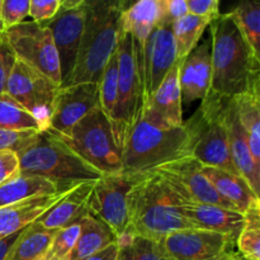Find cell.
<instances>
[{"mask_svg": "<svg viewBox=\"0 0 260 260\" xmlns=\"http://www.w3.org/2000/svg\"><path fill=\"white\" fill-rule=\"evenodd\" d=\"M142 177L107 174L94 183L89 212L103 221L117 240L128 233V193Z\"/></svg>", "mask_w": 260, "mask_h": 260, "instance_id": "cell-10", "label": "cell"}, {"mask_svg": "<svg viewBox=\"0 0 260 260\" xmlns=\"http://www.w3.org/2000/svg\"><path fill=\"white\" fill-rule=\"evenodd\" d=\"M161 245L173 260H236L233 238L202 229H184L165 236Z\"/></svg>", "mask_w": 260, "mask_h": 260, "instance_id": "cell-12", "label": "cell"}, {"mask_svg": "<svg viewBox=\"0 0 260 260\" xmlns=\"http://www.w3.org/2000/svg\"><path fill=\"white\" fill-rule=\"evenodd\" d=\"M236 248L244 260H260V203L244 213V225L236 239Z\"/></svg>", "mask_w": 260, "mask_h": 260, "instance_id": "cell-31", "label": "cell"}, {"mask_svg": "<svg viewBox=\"0 0 260 260\" xmlns=\"http://www.w3.org/2000/svg\"><path fill=\"white\" fill-rule=\"evenodd\" d=\"M225 101L226 99L208 93L200 108L192 116L196 126L192 157L205 167L218 168L233 174H239L231 159L228 135L223 124L222 111Z\"/></svg>", "mask_w": 260, "mask_h": 260, "instance_id": "cell-8", "label": "cell"}, {"mask_svg": "<svg viewBox=\"0 0 260 260\" xmlns=\"http://www.w3.org/2000/svg\"><path fill=\"white\" fill-rule=\"evenodd\" d=\"M41 260H55V259H52V258H48V256H45V258H42Z\"/></svg>", "mask_w": 260, "mask_h": 260, "instance_id": "cell-45", "label": "cell"}, {"mask_svg": "<svg viewBox=\"0 0 260 260\" xmlns=\"http://www.w3.org/2000/svg\"><path fill=\"white\" fill-rule=\"evenodd\" d=\"M236 260H244L243 258H239V259H236Z\"/></svg>", "mask_w": 260, "mask_h": 260, "instance_id": "cell-46", "label": "cell"}, {"mask_svg": "<svg viewBox=\"0 0 260 260\" xmlns=\"http://www.w3.org/2000/svg\"><path fill=\"white\" fill-rule=\"evenodd\" d=\"M0 5H2V0H0ZM4 35V29H3V24H2V18H0V38L3 37Z\"/></svg>", "mask_w": 260, "mask_h": 260, "instance_id": "cell-44", "label": "cell"}, {"mask_svg": "<svg viewBox=\"0 0 260 260\" xmlns=\"http://www.w3.org/2000/svg\"><path fill=\"white\" fill-rule=\"evenodd\" d=\"M119 246L117 260H173L160 241L126 234L117 240Z\"/></svg>", "mask_w": 260, "mask_h": 260, "instance_id": "cell-29", "label": "cell"}, {"mask_svg": "<svg viewBox=\"0 0 260 260\" xmlns=\"http://www.w3.org/2000/svg\"><path fill=\"white\" fill-rule=\"evenodd\" d=\"M86 18V0H61L55 17L46 23L57 50L61 85L70 78L83 38Z\"/></svg>", "mask_w": 260, "mask_h": 260, "instance_id": "cell-13", "label": "cell"}, {"mask_svg": "<svg viewBox=\"0 0 260 260\" xmlns=\"http://www.w3.org/2000/svg\"><path fill=\"white\" fill-rule=\"evenodd\" d=\"M60 86L17 60L7 84L5 94L29 112L43 129H48L55 96Z\"/></svg>", "mask_w": 260, "mask_h": 260, "instance_id": "cell-11", "label": "cell"}, {"mask_svg": "<svg viewBox=\"0 0 260 260\" xmlns=\"http://www.w3.org/2000/svg\"><path fill=\"white\" fill-rule=\"evenodd\" d=\"M118 90V53L112 55L99 80V107L111 122Z\"/></svg>", "mask_w": 260, "mask_h": 260, "instance_id": "cell-33", "label": "cell"}, {"mask_svg": "<svg viewBox=\"0 0 260 260\" xmlns=\"http://www.w3.org/2000/svg\"><path fill=\"white\" fill-rule=\"evenodd\" d=\"M118 90L111 124L114 141L123 151L127 137L139 118L144 107V88L137 73L134 57L131 35L121 25L118 45Z\"/></svg>", "mask_w": 260, "mask_h": 260, "instance_id": "cell-7", "label": "cell"}, {"mask_svg": "<svg viewBox=\"0 0 260 260\" xmlns=\"http://www.w3.org/2000/svg\"><path fill=\"white\" fill-rule=\"evenodd\" d=\"M18 234H13V235H10V236H8V238L2 239V240H0V260L4 259L8 249H9L10 245L14 243V240L17 239V236H18Z\"/></svg>", "mask_w": 260, "mask_h": 260, "instance_id": "cell-43", "label": "cell"}, {"mask_svg": "<svg viewBox=\"0 0 260 260\" xmlns=\"http://www.w3.org/2000/svg\"><path fill=\"white\" fill-rule=\"evenodd\" d=\"M99 107V83H81L57 90L48 129L66 136L86 114Z\"/></svg>", "mask_w": 260, "mask_h": 260, "instance_id": "cell-15", "label": "cell"}, {"mask_svg": "<svg viewBox=\"0 0 260 260\" xmlns=\"http://www.w3.org/2000/svg\"><path fill=\"white\" fill-rule=\"evenodd\" d=\"M4 36L17 60L61 86L60 60L47 25L33 20H24L4 30Z\"/></svg>", "mask_w": 260, "mask_h": 260, "instance_id": "cell-9", "label": "cell"}, {"mask_svg": "<svg viewBox=\"0 0 260 260\" xmlns=\"http://www.w3.org/2000/svg\"><path fill=\"white\" fill-rule=\"evenodd\" d=\"M188 13L213 20L221 14L218 0H187Z\"/></svg>", "mask_w": 260, "mask_h": 260, "instance_id": "cell-40", "label": "cell"}, {"mask_svg": "<svg viewBox=\"0 0 260 260\" xmlns=\"http://www.w3.org/2000/svg\"><path fill=\"white\" fill-rule=\"evenodd\" d=\"M68 190H61L52 194L36 196L22 202L0 207V240L13 234L20 233L29 223L35 222L41 215L60 201Z\"/></svg>", "mask_w": 260, "mask_h": 260, "instance_id": "cell-22", "label": "cell"}, {"mask_svg": "<svg viewBox=\"0 0 260 260\" xmlns=\"http://www.w3.org/2000/svg\"><path fill=\"white\" fill-rule=\"evenodd\" d=\"M180 61H177L159 88L145 102L141 118L159 128L183 126L182 93L179 85Z\"/></svg>", "mask_w": 260, "mask_h": 260, "instance_id": "cell-16", "label": "cell"}, {"mask_svg": "<svg viewBox=\"0 0 260 260\" xmlns=\"http://www.w3.org/2000/svg\"><path fill=\"white\" fill-rule=\"evenodd\" d=\"M156 173L168 183L182 200L194 203H206L236 211L215 190L202 172V164L194 157L187 156L161 165Z\"/></svg>", "mask_w": 260, "mask_h": 260, "instance_id": "cell-14", "label": "cell"}, {"mask_svg": "<svg viewBox=\"0 0 260 260\" xmlns=\"http://www.w3.org/2000/svg\"><path fill=\"white\" fill-rule=\"evenodd\" d=\"M187 14V0H159V18L156 25L172 28L175 22Z\"/></svg>", "mask_w": 260, "mask_h": 260, "instance_id": "cell-37", "label": "cell"}, {"mask_svg": "<svg viewBox=\"0 0 260 260\" xmlns=\"http://www.w3.org/2000/svg\"><path fill=\"white\" fill-rule=\"evenodd\" d=\"M211 41L207 40L180 61L179 85L182 103L190 104L207 96L211 89Z\"/></svg>", "mask_w": 260, "mask_h": 260, "instance_id": "cell-19", "label": "cell"}, {"mask_svg": "<svg viewBox=\"0 0 260 260\" xmlns=\"http://www.w3.org/2000/svg\"><path fill=\"white\" fill-rule=\"evenodd\" d=\"M118 251H119V246L116 241V243L111 244V245H108L107 248H104L103 250L98 251V253L89 256V258L85 260H117Z\"/></svg>", "mask_w": 260, "mask_h": 260, "instance_id": "cell-42", "label": "cell"}, {"mask_svg": "<svg viewBox=\"0 0 260 260\" xmlns=\"http://www.w3.org/2000/svg\"><path fill=\"white\" fill-rule=\"evenodd\" d=\"M212 22L208 18L198 17L188 13L172 27L178 61H182L198 46L206 28Z\"/></svg>", "mask_w": 260, "mask_h": 260, "instance_id": "cell-28", "label": "cell"}, {"mask_svg": "<svg viewBox=\"0 0 260 260\" xmlns=\"http://www.w3.org/2000/svg\"><path fill=\"white\" fill-rule=\"evenodd\" d=\"M29 15V0H2L0 18L3 29L15 27Z\"/></svg>", "mask_w": 260, "mask_h": 260, "instance_id": "cell-36", "label": "cell"}, {"mask_svg": "<svg viewBox=\"0 0 260 260\" xmlns=\"http://www.w3.org/2000/svg\"><path fill=\"white\" fill-rule=\"evenodd\" d=\"M235 101L239 121L248 137L249 149L258 165H260V80H256Z\"/></svg>", "mask_w": 260, "mask_h": 260, "instance_id": "cell-26", "label": "cell"}, {"mask_svg": "<svg viewBox=\"0 0 260 260\" xmlns=\"http://www.w3.org/2000/svg\"><path fill=\"white\" fill-rule=\"evenodd\" d=\"M223 124L228 135L231 159L239 174L249 183L254 192L260 194V165H258L249 149L248 137L241 126L236 111L235 101L226 99L223 104Z\"/></svg>", "mask_w": 260, "mask_h": 260, "instance_id": "cell-18", "label": "cell"}, {"mask_svg": "<svg viewBox=\"0 0 260 260\" xmlns=\"http://www.w3.org/2000/svg\"><path fill=\"white\" fill-rule=\"evenodd\" d=\"M202 172L206 175L216 192L230 203L238 212L245 213L253 206L259 205L260 197L249 185V183L241 175L233 174L218 168L205 167Z\"/></svg>", "mask_w": 260, "mask_h": 260, "instance_id": "cell-23", "label": "cell"}, {"mask_svg": "<svg viewBox=\"0 0 260 260\" xmlns=\"http://www.w3.org/2000/svg\"><path fill=\"white\" fill-rule=\"evenodd\" d=\"M40 132L35 129L0 128V151L8 150L20 154L36 141Z\"/></svg>", "mask_w": 260, "mask_h": 260, "instance_id": "cell-35", "label": "cell"}, {"mask_svg": "<svg viewBox=\"0 0 260 260\" xmlns=\"http://www.w3.org/2000/svg\"><path fill=\"white\" fill-rule=\"evenodd\" d=\"M60 187L45 178L18 172L0 184V207L29 200L36 196L61 192Z\"/></svg>", "mask_w": 260, "mask_h": 260, "instance_id": "cell-25", "label": "cell"}, {"mask_svg": "<svg viewBox=\"0 0 260 260\" xmlns=\"http://www.w3.org/2000/svg\"><path fill=\"white\" fill-rule=\"evenodd\" d=\"M179 208L194 229L223 234L235 241L244 225L243 213L220 206L188 202L179 197Z\"/></svg>", "mask_w": 260, "mask_h": 260, "instance_id": "cell-20", "label": "cell"}, {"mask_svg": "<svg viewBox=\"0 0 260 260\" xmlns=\"http://www.w3.org/2000/svg\"><path fill=\"white\" fill-rule=\"evenodd\" d=\"M194 139L192 117L183 126L174 128H159L140 117L122 151L121 173L145 177L161 165L192 156Z\"/></svg>", "mask_w": 260, "mask_h": 260, "instance_id": "cell-3", "label": "cell"}, {"mask_svg": "<svg viewBox=\"0 0 260 260\" xmlns=\"http://www.w3.org/2000/svg\"><path fill=\"white\" fill-rule=\"evenodd\" d=\"M211 28L210 93L233 99L260 80V58L244 40L231 12L218 15Z\"/></svg>", "mask_w": 260, "mask_h": 260, "instance_id": "cell-1", "label": "cell"}, {"mask_svg": "<svg viewBox=\"0 0 260 260\" xmlns=\"http://www.w3.org/2000/svg\"><path fill=\"white\" fill-rule=\"evenodd\" d=\"M178 61L172 28L156 27L147 40L144 61V104Z\"/></svg>", "mask_w": 260, "mask_h": 260, "instance_id": "cell-17", "label": "cell"}, {"mask_svg": "<svg viewBox=\"0 0 260 260\" xmlns=\"http://www.w3.org/2000/svg\"><path fill=\"white\" fill-rule=\"evenodd\" d=\"M79 223L80 233L78 240L65 260H85L117 241L113 231L90 212L86 213Z\"/></svg>", "mask_w": 260, "mask_h": 260, "instance_id": "cell-24", "label": "cell"}, {"mask_svg": "<svg viewBox=\"0 0 260 260\" xmlns=\"http://www.w3.org/2000/svg\"><path fill=\"white\" fill-rule=\"evenodd\" d=\"M61 0H29V17L33 22L46 24L57 13Z\"/></svg>", "mask_w": 260, "mask_h": 260, "instance_id": "cell-39", "label": "cell"}, {"mask_svg": "<svg viewBox=\"0 0 260 260\" xmlns=\"http://www.w3.org/2000/svg\"><path fill=\"white\" fill-rule=\"evenodd\" d=\"M15 61H17V57L5 36L3 35V37L0 38V95L5 94L8 80L15 65Z\"/></svg>", "mask_w": 260, "mask_h": 260, "instance_id": "cell-38", "label": "cell"}, {"mask_svg": "<svg viewBox=\"0 0 260 260\" xmlns=\"http://www.w3.org/2000/svg\"><path fill=\"white\" fill-rule=\"evenodd\" d=\"M19 172V156L14 151H0V184Z\"/></svg>", "mask_w": 260, "mask_h": 260, "instance_id": "cell-41", "label": "cell"}, {"mask_svg": "<svg viewBox=\"0 0 260 260\" xmlns=\"http://www.w3.org/2000/svg\"><path fill=\"white\" fill-rule=\"evenodd\" d=\"M95 182H84L74 185L60 201L35 221L48 230H60L75 225L89 212V200Z\"/></svg>", "mask_w": 260, "mask_h": 260, "instance_id": "cell-21", "label": "cell"}, {"mask_svg": "<svg viewBox=\"0 0 260 260\" xmlns=\"http://www.w3.org/2000/svg\"><path fill=\"white\" fill-rule=\"evenodd\" d=\"M244 40L260 58V3L243 2L231 10Z\"/></svg>", "mask_w": 260, "mask_h": 260, "instance_id": "cell-30", "label": "cell"}, {"mask_svg": "<svg viewBox=\"0 0 260 260\" xmlns=\"http://www.w3.org/2000/svg\"><path fill=\"white\" fill-rule=\"evenodd\" d=\"M56 230L32 222L18 234L3 260H41L50 250Z\"/></svg>", "mask_w": 260, "mask_h": 260, "instance_id": "cell-27", "label": "cell"}, {"mask_svg": "<svg viewBox=\"0 0 260 260\" xmlns=\"http://www.w3.org/2000/svg\"><path fill=\"white\" fill-rule=\"evenodd\" d=\"M60 137L78 156L103 175L121 173L122 151L114 141L111 122L101 107L86 114L66 136Z\"/></svg>", "mask_w": 260, "mask_h": 260, "instance_id": "cell-6", "label": "cell"}, {"mask_svg": "<svg viewBox=\"0 0 260 260\" xmlns=\"http://www.w3.org/2000/svg\"><path fill=\"white\" fill-rule=\"evenodd\" d=\"M128 233L161 241L169 234L194 229L179 208V197L156 173L142 177L128 193Z\"/></svg>", "mask_w": 260, "mask_h": 260, "instance_id": "cell-4", "label": "cell"}, {"mask_svg": "<svg viewBox=\"0 0 260 260\" xmlns=\"http://www.w3.org/2000/svg\"><path fill=\"white\" fill-rule=\"evenodd\" d=\"M126 0H86V18L78 57L70 78L60 86L99 83L103 71L117 50L121 17Z\"/></svg>", "mask_w": 260, "mask_h": 260, "instance_id": "cell-2", "label": "cell"}, {"mask_svg": "<svg viewBox=\"0 0 260 260\" xmlns=\"http://www.w3.org/2000/svg\"><path fill=\"white\" fill-rule=\"evenodd\" d=\"M80 233V223L68 226V228L56 230L51 243L50 250L46 256L55 260H65L73 250Z\"/></svg>", "mask_w": 260, "mask_h": 260, "instance_id": "cell-34", "label": "cell"}, {"mask_svg": "<svg viewBox=\"0 0 260 260\" xmlns=\"http://www.w3.org/2000/svg\"><path fill=\"white\" fill-rule=\"evenodd\" d=\"M18 156L20 173L45 178L63 190L84 182H96L103 177L51 129L41 131L36 141Z\"/></svg>", "mask_w": 260, "mask_h": 260, "instance_id": "cell-5", "label": "cell"}, {"mask_svg": "<svg viewBox=\"0 0 260 260\" xmlns=\"http://www.w3.org/2000/svg\"><path fill=\"white\" fill-rule=\"evenodd\" d=\"M0 128L45 131L40 122L8 94L0 95Z\"/></svg>", "mask_w": 260, "mask_h": 260, "instance_id": "cell-32", "label": "cell"}]
</instances>
